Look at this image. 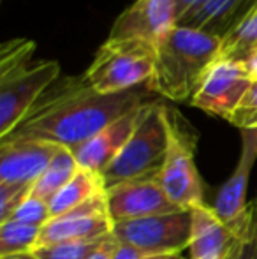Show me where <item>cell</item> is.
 <instances>
[{"label":"cell","mask_w":257,"mask_h":259,"mask_svg":"<svg viewBox=\"0 0 257 259\" xmlns=\"http://www.w3.org/2000/svg\"><path fill=\"white\" fill-rule=\"evenodd\" d=\"M189 259H190V257H189Z\"/></svg>","instance_id":"32"},{"label":"cell","mask_w":257,"mask_h":259,"mask_svg":"<svg viewBox=\"0 0 257 259\" xmlns=\"http://www.w3.org/2000/svg\"><path fill=\"white\" fill-rule=\"evenodd\" d=\"M41 228L18 221H7L0 224V259L27 254L37 247Z\"/></svg>","instance_id":"20"},{"label":"cell","mask_w":257,"mask_h":259,"mask_svg":"<svg viewBox=\"0 0 257 259\" xmlns=\"http://www.w3.org/2000/svg\"><path fill=\"white\" fill-rule=\"evenodd\" d=\"M113 235L120 243L151 256L183 252L190 245L192 215L190 210L151 215L113 224Z\"/></svg>","instance_id":"7"},{"label":"cell","mask_w":257,"mask_h":259,"mask_svg":"<svg viewBox=\"0 0 257 259\" xmlns=\"http://www.w3.org/2000/svg\"><path fill=\"white\" fill-rule=\"evenodd\" d=\"M257 55V4L248 11V14L222 37L220 58L247 62Z\"/></svg>","instance_id":"19"},{"label":"cell","mask_w":257,"mask_h":259,"mask_svg":"<svg viewBox=\"0 0 257 259\" xmlns=\"http://www.w3.org/2000/svg\"><path fill=\"white\" fill-rule=\"evenodd\" d=\"M168 256V254H166ZM164 256H151V254H144L141 250L134 249V247H129V245H124L120 243L117 249V256L115 259H162Z\"/></svg>","instance_id":"27"},{"label":"cell","mask_w":257,"mask_h":259,"mask_svg":"<svg viewBox=\"0 0 257 259\" xmlns=\"http://www.w3.org/2000/svg\"><path fill=\"white\" fill-rule=\"evenodd\" d=\"M2 259H37L32 252L27 254H16V256H9V257H2Z\"/></svg>","instance_id":"30"},{"label":"cell","mask_w":257,"mask_h":259,"mask_svg":"<svg viewBox=\"0 0 257 259\" xmlns=\"http://www.w3.org/2000/svg\"><path fill=\"white\" fill-rule=\"evenodd\" d=\"M32 187L28 185L0 184V224L13 219L14 211L30 196Z\"/></svg>","instance_id":"25"},{"label":"cell","mask_w":257,"mask_h":259,"mask_svg":"<svg viewBox=\"0 0 257 259\" xmlns=\"http://www.w3.org/2000/svg\"><path fill=\"white\" fill-rule=\"evenodd\" d=\"M238 129H257V81L252 83L248 92L234 109L231 118L227 120Z\"/></svg>","instance_id":"24"},{"label":"cell","mask_w":257,"mask_h":259,"mask_svg":"<svg viewBox=\"0 0 257 259\" xmlns=\"http://www.w3.org/2000/svg\"><path fill=\"white\" fill-rule=\"evenodd\" d=\"M155 46L134 39H108L86 69L88 85L99 94L137 89L153 76Z\"/></svg>","instance_id":"5"},{"label":"cell","mask_w":257,"mask_h":259,"mask_svg":"<svg viewBox=\"0 0 257 259\" xmlns=\"http://www.w3.org/2000/svg\"><path fill=\"white\" fill-rule=\"evenodd\" d=\"M257 4V0H195L178 18L182 27L202 30L222 39Z\"/></svg>","instance_id":"16"},{"label":"cell","mask_w":257,"mask_h":259,"mask_svg":"<svg viewBox=\"0 0 257 259\" xmlns=\"http://www.w3.org/2000/svg\"><path fill=\"white\" fill-rule=\"evenodd\" d=\"M254 83L247 64L219 58L206 74L190 104L204 113L229 120Z\"/></svg>","instance_id":"8"},{"label":"cell","mask_w":257,"mask_h":259,"mask_svg":"<svg viewBox=\"0 0 257 259\" xmlns=\"http://www.w3.org/2000/svg\"><path fill=\"white\" fill-rule=\"evenodd\" d=\"M146 104L125 113L124 116H120L115 122H111L110 125L104 127L102 131H99L88 141H85L78 148H74L72 154L78 160L79 167H85V169L102 175V171L117 159V155L125 147L129 138L132 136Z\"/></svg>","instance_id":"14"},{"label":"cell","mask_w":257,"mask_h":259,"mask_svg":"<svg viewBox=\"0 0 257 259\" xmlns=\"http://www.w3.org/2000/svg\"><path fill=\"white\" fill-rule=\"evenodd\" d=\"M190 259H229L240 238L243 215L227 222L206 203L190 208Z\"/></svg>","instance_id":"12"},{"label":"cell","mask_w":257,"mask_h":259,"mask_svg":"<svg viewBox=\"0 0 257 259\" xmlns=\"http://www.w3.org/2000/svg\"><path fill=\"white\" fill-rule=\"evenodd\" d=\"M151 101L148 92L137 89L99 94L88 85L85 74L62 78L39 97L16 129L2 140L48 141L74 150L125 113Z\"/></svg>","instance_id":"1"},{"label":"cell","mask_w":257,"mask_h":259,"mask_svg":"<svg viewBox=\"0 0 257 259\" xmlns=\"http://www.w3.org/2000/svg\"><path fill=\"white\" fill-rule=\"evenodd\" d=\"M78 169L79 164L76 160L74 154H72V150L62 147L52 159V162L44 169V173L37 178V182L32 187V194L49 203L55 198L57 192L72 180V177L78 173Z\"/></svg>","instance_id":"18"},{"label":"cell","mask_w":257,"mask_h":259,"mask_svg":"<svg viewBox=\"0 0 257 259\" xmlns=\"http://www.w3.org/2000/svg\"><path fill=\"white\" fill-rule=\"evenodd\" d=\"M178 23V0H136L113 23L108 39H134L155 46Z\"/></svg>","instance_id":"11"},{"label":"cell","mask_w":257,"mask_h":259,"mask_svg":"<svg viewBox=\"0 0 257 259\" xmlns=\"http://www.w3.org/2000/svg\"><path fill=\"white\" fill-rule=\"evenodd\" d=\"M118 245H120V242H118V240L115 238L113 233H111V235H108L106 238L102 240V243L97 247L95 252H93L88 259H115Z\"/></svg>","instance_id":"26"},{"label":"cell","mask_w":257,"mask_h":259,"mask_svg":"<svg viewBox=\"0 0 257 259\" xmlns=\"http://www.w3.org/2000/svg\"><path fill=\"white\" fill-rule=\"evenodd\" d=\"M222 39L202 30L175 25L155 45L153 76L146 83L175 103H190L212 65L220 58Z\"/></svg>","instance_id":"2"},{"label":"cell","mask_w":257,"mask_h":259,"mask_svg":"<svg viewBox=\"0 0 257 259\" xmlns=\"http://www.w3.org/2000/svg\"><path fill=\"white\" fill-rule=\"evenodd\" d=\"M162 259H189V257H183V252H176V254H168Z\"/></svg>","instance_id":"31"},{"label":"cell","mask_w":257,"mask_h":259,"mask_svg":"<svg viewBox=\"0 0 257 259\" xmlns=\"http://www.w3.org/2000/svg\"><path fill=\"white\" fill-rule=\"evenodd\" d=\"M245 64H247V67H248V71H250L254 81H257V55H254L252 58H248Z\"/></svg>","instance_id":"28"},{"label":"cell","mask_w":257,"mask_h":259,"mask_svg":"<svg viewBox=\"0 0 257 259\" xmlns=\"http://www.w3.org/2000/svg\"><path fill=\"white\" fill-rule=\"evenodd\" d=\"M195 0H178V18L182 16L183 13H187L189 11V7L192 6Z\"/></svg>","instance_id":"29"},{"label":"cell","mask_w":257,"mask_h":259,"mask_svg":"<svg viewBox=\"0 0 257 259\" xmlns=\"http://www.w3.org/2000/svg\"><path fill=\"white\" fill-rule=\"evenodd\" d=\"M164 106L151 101L144 106L143 115L132 136L117 155V159L102 171L104 189L134 178L159 175L168 154V127Z\"/></svg>","instance_id":"3"},{"label":"cell","mask_w":257,"mask_h":259,"mask_svg":"<svg viewBox=\"0 0 257 259\" xmlns=\"http://www.w3.org/2000/svg\"><path fill=\"white\" fill-rule=\"evenodd\" d=\"M168 127V154L159 180L168 198L182 210L204 205V185L195 166L197 136L176 109L164 106Z\"/></svg>","instance_id":"4"},{"label":"cell","mask_w":257,"mask_h":259,"mask_svg":"<svg viewBox=\"0 0 257 259\" xmlns=\"http://www.w3.org/2000/svg\"><path fill=\"white\" fill-rule=\"evenodd\" d=\"M106 203L113 224L182 210L168 198L159 175L134 178L106 189Z\"/></svg>","instance_id":"9"},{"label":"cell","mask_w":257,"mask_h":259,"mask_svg":"<svg viewBox=\"0 0 257 259\" xmlns=\"http://www.w3.org/2000/svg\"><path fill=\"white\" fill-rule=\"evenodd\" d=\"M113 233V221L108 211L106 191L74 206L65 213L53 217L41 228L39 245L69 240H95Z\"/></svg>","instance_id":"10"},{"label":"cell","mask_w":257,"mask_h":259,"mask_svg":"<svg viewBox=\"0 0 257 259\" xmlns=\"http://www.w3.org/2000/svg\"><path fill=\"white\" fill-rule=\"evenodd\" d=\"M104 238L106 236L95 240H69V242L46 243V245L35 247L32 254L37 259H88Z\"/></svg>","instance_id":"21"},{"label":"cell","mask_w":257,"mask_h":259,"mask_svg":"<svg viewBox=\"0 0 257 259\" xmlns=\"http://www.w3.org/2000/svg\"><path fill=\"white\" fill-rule=\"evenodd\" d=\"M104 191H106L104 189V180L99 173L79 167L78 173L72 177V180L65 187L60 189L55 194V198L49 201L52 219L72 210L74 206L88 201L90 198H93V196L100 194Z\"/></svg>","instance_id":"17"},{"label":"cell","mask_w":257,"mask_h":259,"mask_svg":"<svg viewBox=\"0 0 257 259\" xmlns=\"http://www.w3.org/2000/svg\"><path fill=\"white\" fill-rule=\"evenodd\" d=\"M60 145L37 140H0V184L34 187Z\"/></svg>","instance_id":"13"},{"label":"cell","mask_w":257,"mask_h":259,"mask_svg":"<svg viewBox=\"0 0 257 259\" xmlns=\"http://www.w3.org/2000/svg\"><path fill=\"white\" fill-rule=\"evenodd\" d=\"M257 160V129H241V152L233 175L224 182L215 199V211L220 219L231 222L248 208L247 187L250 171Z\"/></svg>","instance_id":"15"},{"label":"cell","mask_w":257,"mask_h":259,"mask_svg":"<svg viewBox=\"0 0 257 259\" xmlns=\"http://www.w3.org/2000/svg\"><path fill=\"white\" fill-rule=\"evenodd\" d=\"M229 259H257V198L245 210L240 238Z\"/></svg>","instance_id":"22"},{"label":"cell","mask_w":257,"mask_h":259,"mask_svg":"<svg viewBox=\"0 0 257 259\" xmlns=\"http://www.w3.org/2000/svg\"><path fill=\"white\" fill-rule=\"evenodd\" d=\"M59 74L60 65L55 60L28 62L0 71V140L16 129Z\"/></svg>","instance_id":"6"},{"label":"cell","mask_w":257,"mask_h":259,"mask_svg":"<svg viewBox=\"0 0 257 259\" xmlns=\"http://www.w3.org/2000/svg\"><path fill=\"white\" fill-rule=\"evenodd\" d=\"M49 219H52V213H49V203L44 201L42 198L34 196L32 192L13 215V221L25 222V224H32V226H39V228H42Z\"/></svg>","instance_id":"23"}]
</instances>
